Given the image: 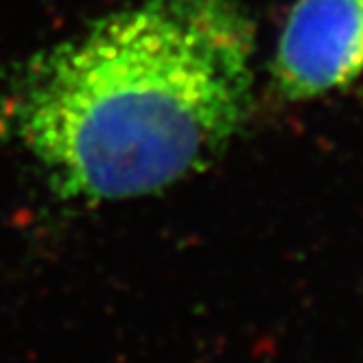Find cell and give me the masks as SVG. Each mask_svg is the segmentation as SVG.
I'll use <instances>...</instances> for the list:
<instances>
[{
  "label": "cell",
  "instance_id": "cell-1",
  "mask_svg": "<svg viewBox=\"0 0 363 363\" xmlns=\"http://www.w3.org/2000/svg\"><path fill=\"white\" fill-rule=\"evenodd\" d=\"M252 57L239 0H140L27 70L18 136L66 199L158 193L208 164L243 125Z\"/></svg>",
  "mask_w": 363,
  "mask_h": 363
},
{
  "label": "cell",
  "instance_id": "cell-2",
  "mask_svg": "<svg viewBox=\"0 0 363 363\" xmlns=\"http://www.w3.org/2000/svg\"><path fill=\"white\" fill-rule=\"evenodd\" d=\"M363 72V0H298L284 24L274 77L304 101L342 88Z\"/></svg>",
  "mask_w": 363,
  "mask_h": 363
}]
</instances>
